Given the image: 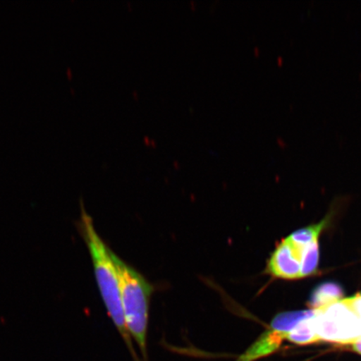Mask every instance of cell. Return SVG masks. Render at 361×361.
Segmentation results:
<instances>
[{
  "instance_id": "cell-1",
  "label": "cell",
  "mask_w": 361,
  "mask_h": 361,
  "mask_svg": "<svg viewBox=\"0 0 361 361\" xmlns=\"http://www.w3.org/2000/svg\"><path fill=\"white\" fill-rule=\"evenodd\" d=\"M80 228L84 240L88 247L99 290L108 314L123 337L133 360L142 361L135 350L132 337L130 336L126 326L119 275L112 258V250L99 235L97 229L94 228L92 216L84 209L81 214Z\"/></svg>"
},
{
  "instance_id": "cell-2",
  "label": "cell",
  "mask_w": 361,
  "mask_h": 361,
  "mask_svg": "<svg viewBox=\"0 0 361 361\" xmlns=\"http://www.w3.org/2000/svg\"><path fill=\"white\" fill-rule=\"evenodd\" d=\"M112 258L119 275L126 328L141 351L142 361H148L149 309L154 288L142 274L113 251Z\"/></svg>"
},
{
  "instance_id": "cell-3",
  "label": "cell",
  "mask_w": 361,
  "mask_h": 361,
  "mask_svg": "<svg viewBox=\"0 0 361 361\" xmlns=\"http://www.w3.org/2000/svg\"><path fill=\"white\" fill-rule=\"evenodd\" d=\"M314 327L319 341L350 345L361 340V322L345 300L315 310Z\"/></svg>"
},
{
  "instance_id": "cell-4",
  "label": "cell",
  "mask_w": 361,
  "mask_h": 361,
  "mask_svg": "<svg viewBox=\"0 0 361 361\" xmlns=\"http://www.w3.org/2000/svg\"><path fill=\"white\" fill-rule=\"evenodd\" d=\"M266 272L283 279L301 278L300 251L284 239L270 256Z\"/></svg>"
},
{
  "instance_id": "cell-5",
  "label": "cell",
  "mask_w": 361,
  "mask_h": 361,
  "mask_svg": "<svg viewBox=\"0 0 361 361\" xmlns=\"http://www.w3.org/2000/svg\"><path fill=\"white\" fill-rule=\"evenodd\" d=\"M315 310L295 311V312H286L279 314L271 322L270 328L275 329L288 336L292 329L306 319L314 317Z\"/></svg>"
},
{
  "instance_id": "cell-6",
  "label": "cell",
  "mask_w": 361,
  "mask_h": 361,
  "mask_svg": "<svg viewBox=\"0 0 361 361\" xmlns=\"http://www.w3.org/2000/svg\"><path fill=\"white\" fill-rule=\"evenodd\" d=\"M327 222L326 219H324L317 224L298 230L288 237L286 240L300 251L304 247L310 245L311 243L318 242V238L322 230L326 228Z\"/></svg>"
},
{
  "instance_id": "cell-7",
  "label": "cell",
  "mask_w": 361,
  "mask_h": 361,
  "mask_svg": "<svg viewBox=\"0 0 361 361\" xmlns=\"http://www.w3.org/2000/svg\"><path fill=\"white\" fill-rule=\"evenodd\" d=\"M314 317L306 319L298 324L288 334L286 341L297 345H310L319 342V337L315 331Z\"/></svg>"
},
{
  "instance_id": "cell-8",
  "label": "cell",
  "mask_w": 361,
  "mask_h": 361,
  "mask_svg": "<svg viewBox=\"0 0 361 361\" xmlns=\"http://www.w3.org/2000/svg\"><path fill=\"white\" fill-rule=\"evenodd\" d=\"M342 293L341 288L337 286L336 283H324L314 290L312 296H311L310 305L312 306V308L317 310L320 307L340 300Z\"/></svg>"
},
{
  "instance_id": "cell-9",
  "label": "cell",
  "mask_w": 361,
  "mask_h": 361,
  "mask_svg": "<svg viewBox=\"0 0 361 361\" xmlns=\"http://www.w3.org/2000/svg\"><path fill=\"white\" fill-rule=\"evenodd\" d=\"M318 242L311 243L300 250L301 278L310 276L316 272L319 264Z\"/></svg>"
},
{
  "instance_id": "cell-10",
  "label": "cell",
  "mask_w": 361,
  "mask_h": 361,
  "mask_svg": "<svg viewBox=\"0 0 361 361\" xmlns=\"http://www.w3.org/2000/svg\"><path fill=\"white\" fill-rule=\"evenodd\" d=\"M347 301L349 302L351 308L353 309L355 314H357L361 322V295L349 298V299H347Z\"/></svg>"
},
{
  "instance_id": "cell-11",
  "label": "cell",
  "mask_w": 361,
  "mask_h": 361,
  "mask_svg": "<svg viewBox=\"0 0 361 361\" xmlns=\"http://www.w3.org/2000/svg\"><path fill=\"white\" fill-rule=\"evenodd\" d=\"M349 346L351 350H353L355 353L361 355V340L353 343V344H351Z\"/></svg>"
}]
</instances>
